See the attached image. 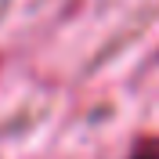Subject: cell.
Segmentation results:
<instances>
[{
	"label": "cell",
	"instance_id": "1",
	"mask_svg": "<svg viewBox=\"0 0 159 159\" xmlns=\"http://www.w3.org/2000/svg\"><path fill=\"white\" fill-rule=\"evenodd\" d=\"M130 159H159V141H156V138H145L138 148H134Z\"/></svg>",
	"mask_w": 159,
	"mask_h": 159
}]
</instances>
